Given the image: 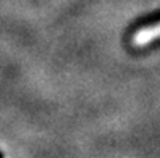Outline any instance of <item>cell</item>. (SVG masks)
Segmentation results:
<instances>
[{
	"label": "cell",
	"mask_w": 160,
	"mask_h": 158,
	"mask_svg": "<svg viewBox=\"0 0 160 158\" xmlns=\"http://www.w3.org/2000/svg\"><path fill=\"white\" fill-rule=\"evenodd\" d=\"M160 37V23L158 24H154V26H149V27H144V29H139L134 37H133V42L136 45H144L154 39H158Z\"/></svg>",
	"instance_id": "obj_1"
}]
</instances>
